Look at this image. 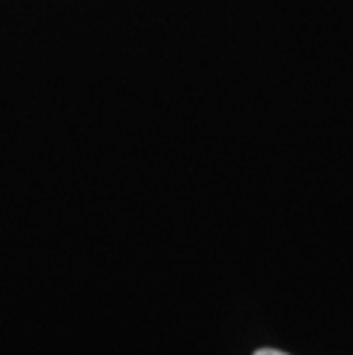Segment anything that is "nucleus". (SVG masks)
Listing matches in <instances>:
<instances>
[{"mask_svg":"<svg viewBox=\"0 0 353 355\" xmlns=\"http://www.w3.org/2000/svg\"><path fill=\"white\" fill-rule=\"evenodd\" d=\"M255 355H284L282 351H275V349H259Z\"/></svg>","mask_w":353,"mask_h":355,"instance_id":"f257e3e1","label":"nucleus"}]
</instances>
